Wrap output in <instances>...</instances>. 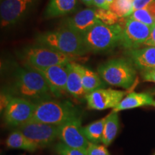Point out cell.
<instances>
[{"mask_svg": "<svg viewBox=\"0 0 155 155\" xmlns=\"http://www.w3.org/2000/svg\"><path fill=\"white\" fill-rule=\"evenodd\" d=\"M9 94L35 104L52 99L54 96L43 75L38 70L28 65L17 70Z\"/></svg>", "mask_w": 155, "mask_h": 155, "instance_id": "obj_1", "label": "cell"}, {"mask_svg": "<svg viewBox=\"0 0 155 155\" xmlns=\"http://www.w3.org/2000/svg\"><path fill=\"white\" fill-rule=\"evenodd\" d=\"M39 45L44 46L66 55L75 57L88 51L82 35L65 25L63 28L40 35L37 38Z\"/></svg>", "mask_w": 155, "mask_h": 155, "instance_id": "obj_2", "label": "cell"}, {"mask_svg": "<svg viewBox=\"0 0 155 155\" xmlns=\"http://www.w3.org/2000/svg\"><path fill=\"white\" fill-rule=\"evenodd\" d=\"M125 18H121L118 24L108 25L99 21L83 35V40L88 51L101 53L113 49L121 42Z\"/></svg>", "mask_w": 155, "mask_h": 155, "instance_id": "obj_3", "label": "cell"}, {"mask_svg": "<svg viewBox=\"0 0 155 155\" xmlns=\"http://www.w3.org/2000/svg\"><path fill=\"white\" fill-rule=\"evenodd\" d=\"M78 116H81L80 109L71 102L50 99L36 104L31 121L60 126Z\"/></svg>", "mask_w": 155, "mask_h": 155, "instance_id": "obj_4", "label": "cell"}, {"mask_svg": "<svg viewBox=\"0 0 155 155\" xmlns=\"http://www.w3.org/2000/svg\"><path fill=\"white\" fill-rule=\"evenodd\" d=\"M98 73L108 84L125 89L131 88L137 77L134 65L125 59L106 62L98 68Z\"/></svg>", "mask_w": 155, "mask_h": 155, "instance_id": "obj_5", "label": "cell"}, {"mask_svg": "<svg viewBox=\"0 0 155 155\" xmlns=\"http://www.w3.org/2000/svg\"><path fill=\"white\" fill-rule=\"evenodd\" d=\"M75 57L66 55L51 48L38 45L25 51L24 58L27 65L40 71L57 65H66Z\"/></svg>", "mask_w": 155, "mask_h": 155, "instance_id": "obj_6", "label": "cell"}, {"mask_svg": "<svg viewBox=\"0 0 155 155\" xmlns=\"http://www.w3.org/2000/svg\"><path fill=\"white\" fill-rule=\"evenodd\" d=\"M39 149L45 148L58 138V126L30 121L17 127Z\"/></svg>", "mask_w": 155, "mask_h": 155, "instance_id": "obj_7", "label": "cell"}, {"mask_svg": "<svg viewBox=\"0 0 155 155\" xmlns=\"http://www.w3.org/2000/svg\"><path fill=\"white\" fill-rule=\"evenodd\" d=\"M35 108L34 103L20 97L12 96L4 110V120L8 126L18 127L32 120Z\"/></svg>", "mask_w": 155, "mask_h": 155, "instance_id": "obj_8", "label": "cell"}, {"mask_svg": "<svg viewBox=\"0 0 155 155\" xmlns=\"http://www.w3.org/2000/svg\"><path fill=\"white\" fill-rule=\"evenodd\" d=\"M150 32L151 27L128 17L123 27L120 44L129 50L137 49L144 45Z\"/></svg>", "mask_w": 155, "mask_h": 155, "instance_id": "obj_9", "label": "cell"}, {"mask_svg": "<svg viewBox=\"0 0 155 155\" xmlns=\"http://www.w3.org/2000/svg\"><path fill=\"white\" fill-rule=\"evenodd\" d=\"M83 129L81 116L73 118L58 126V139L68 146L86 151L90 142Z\"/></svg>", "mask_w": 155, "mask_h": 155, "instance_id": "obj_10", "label": "cell"}, {"mask_svg": "<svg viewBox=\"0 0 155 155\" xmlns=\"http://www.w3.org/2000/svg\"><path fill=\"white\" fill-rule=\"evenodd\" d=\"M126 92L112 88H99L87 94L86 98L89 109L103 111L115 108L124 98Z\"/></svg>", "mask_w": 155, "mask_h": 155, "instance_id": "obj_11", "label": "cell"}, {"mask_svg": "<svg viewBox=\"0 0 155 155\" xmlns=\"http://www.w3.org/2000/svg\"><path fill=\"white\" fill-rule=\"evenodd\" d=\"M35 0H3L0 6L1 26L15 25L33 5Z\"/></svg>", "mask_w": 155, "mask_h": 155, "instance_id": "obj_12", "label": "cell"}, {"mask_svg": "<svg viewBox=\"0 0 155 155\" xmlns=\"http://www.w3.org/2000/svg\"><path fill=\"white\" fill-rule=\"evenodd\" d=\"M38 71L46 79L54 96L60 97L62 93L67 92L68 64L54 65Z\"/></svg>", "mask_w": 155, "mask_h": 155, "instance_id": "obj_13", "label": "cell"}, {"mask_svg": "<svg viewBox=\"0 0 155 155\" xmlns=\"http://www.w3.org/2000/svg\"><path fill=\"white\" fill-rule=\"evenodd\" d=\"M99 22L96 15V9H86L67 19L65 25L75 32L83 35L87 31Z\"/></svg>", "mask_w": 155, "mask_h": 155, "instance_id": "obj_14", "label": "cell"}, {"mask_svg": "<svg viewBox=\"0 0 155 155\" xmlns=\"http://www.w3.org/2000/svg\"><path fill=\"white\" fill-rule=\"evenodd\" d=\"M130 61L136 68L141 71L155 68V47L147 46L129 50Z\"/></svg>", "mask_w": 155, "mask_h": 155, "instance_id": "obj_15", "label": "cell"}, {"mask_svg": "<svg viewBox=\"0 0 155 155\" xmlns=\"http://www.w3.org/2000/svg\"><path fill=\"white\" fill-rule=\"evenodd\" d=\"M79 65L73 61L68 64L67 92L75 98H86L87 95L83 86Z\"/></svg>", "mask_w": 155, "mask_h": 155, "instance_id": "obj_16", "label": "cell"}, {"mask_svg": "<svg viewBox=\"0 0 155 155\" xmlns=\"http://www.w3.org/2000/svg\"><path fill=\"white\" fill-rule=\"evenodd\" d=\"M154 101L153 96L148 93L133 92L125 96L113 111L119 112L142 106H152Z\"/></svg>", "mask_w": 155, "mask_h": 155, "instance_id": "obj_17", "label": "cell"}, {"mask_svg": "<svg viewBox=\"0 0 155 155\" xmlns=\"http://www.w3.org/2000/svg\"><path fill=\"white\" fill-rule=\"evenodd\" d=\"M77 7V0H50L45 14L48 18L63 16L73 12Z\"/></svg>", "mask_w": 155, "mask_h": 155, "instance_id": "obj_18", "label": "cell"}, {"mask_svg": "<svg viewBox=\"0 0 155 155\" xmlns=\"http://www.w3.org/2000/svg\"><path fill=\"white\" fill-rule=\"evenodd\" d=\"M5 144L7 148L16 149L28 151V152H35L38 148L33 142H32L25 134L19 130L12 131L6 139Z\"/></svg>", "mask_w": 155, "mask_h": 155, "instance_id": "obj_19", "label": "cell"}, {"mask_svg": "<svg viewBox=\"0 0 155 155\" xmlns=\"http://www.w3.org/2000/svg\"><path fill=\"white\" fill-rule=\"evenodd\" d=\"M119 112L112 111L106 116V119L104 124V134L101 143L106 147L109 146L116 139L119 129Z\"/></svg>", "mask_w": 155, "mask_h": 155, "instance_id": "obj_20", "label": "cell"}, {"mask_svg": "<svg viewBox=\"0 0 155 155\" xmlns=\"http://www.w3.org/2000/svg\"><path fill=\"white\" fill-rule=\"evenodd\" d=\"M79 68L82 78L83 86L86 94L104 87V83L102 81L103 79L98 73H95L88 68L81 65H79Z\"/></svg>", "mask_w": 155, "mask_h": 155, "instance_id": "obj_21", "label": "cell"}, {"mask_svg": "<svg viewBox=\"0 0 155 155\" xmlns=\"http://www.w3.org/2000/svg\"><path fill=\"white\" fill-rule=\"evenodd\" d=\"M106 119V116L83 127V133L89 142L94 144H98L101 142Z\"/></svg>", "mask_w": 155, "mask_h": 155, "instance_id": "obj_22", "label": "cell"}, {"mask_svg": "<svg viewBox=\"0 0 155 155\" xmlns=\"http://www.w3.org/2000/svg\"><path fill=\"white\" fill-rule=\"evenodd\" d=\"M134 0H114L109 5V9L119 18L131 16L133 13V4Z\"/></svg>", "mask_w": 155, "mask_h": 155, "instance_id": "obj_23", "label": "cell"}, {"mask_svg": "<svg viewBox=\"0 0 155 155\" xmlns=\"http://www.w3.org/2000/svg\"><path fill=\"white\" fill-rule=\"evenodd\" d=\"M129 17L143 24L148 25L151 28L155 25V18L147 8L134 11V12Z\"/></svg>", "mask_w": 155, "mask_h": 155, "instance_id": "obj_24", "label": "cell"}, {"mask_svg": "<svg viewBox=\"0 0 155 155\" xmlns=\"http://www.w3.org/2000/svg\"><path fill=\"white\" fill-rule=\"evenodd\" d=\"M96 15L99 21L106 25H113L120 22L119 17L109 9L98 8L96 9Z\"/></svg>", "mask_w": 155, "mask_h": 155, "instance_id": "obj_25", "label": "cell"}, {"mask_svg": "<svg viewBox=\"0 0 155 155\" xmlns=\"http://www.w3.org/2000/svg\"><path fill=\"white\" fill-rule=\"evenodd\" d=\"M55 150L59 155H88L86 151L69 147L62 141L55 144Z\"/></svg>", "mask_w": 155, "mask_h": 155, "instance_id": "obj_26", "label": "cell"}, {"mask_svg": "<svg viewBox=\"0 0 155 155\" xmlns=\"http://www.w3.org/2000/svg\"><path fill=\"white\" fill-rule=\"evenodd\" d=\"M86 152L88 155H111L105 145L91 142L89 143Z\"/></svg>", "mask_w": 155, "mask_h": 155, "instance_id": "obj_27", "label": "cell"}, {"mask_svg": "<svg viewBox=\"0 0 155 155\" xmlns=\"http://www.w3.org/2000/svg\"><path fill=\"white\" fill-rule=\"evenodd\" d=\"M154 0H134L133 4L134 11L137 9L147 8L151 2H152Z\"/></svg>", "mask_w": 155, "mask_h": 155, "instance_id": "obj_28", "label": "cell"}, {"mask_svg": "<svg viewBox=\"0 0 155 155\" xmlns=\"http://www.w3.org/2000/svg\"><path fill=\"white\" fill-rule=\"evenodd\" d=\"M142 78L145 81L155 83V68L142 71Z\"/></svg>", "mask_w": 155, "mask_h": 155, "instance_id": "obj_29", "label": "cell"}, {"mask_svg": "<svg viewBox=\"0 0 155 155\" xmlns=\"http://www.w3.org/2000/svg\"><path fill=\"white\" fill-rule=\"evenodd\" d=\"M144 45L155 47V25L151 28L150 35L147 41L145 42Z\"/></svg>", "mask_w": 155, "mask_h": 155, "instance_id": "obj_30", "label": "cell"}, {"mask_svg": "<svg viewBox=\"0 0 155 155\" xmlns=\"http://www.w3.org/2000/svg\"><path fill=\"white\" fill-rule=\"evenodd\" d=\"M94 5L98 8L105 9H108L109 8V6H108L106 0H94Z\"/></svg>", "mask_w": 155, "mask_h": 155, "instance_id": "obj_31", "label": "cell"}, {"mask_svg": "<svg viewBox=\"0 0 155 155\" xmlns=\"http://www.w3.org/2000/svg\"><path fill=\"white\" fill-rule=\"evenodd\" d=\"M82 2L85 4V5L89 6V7H91V6L94 5V0H82Z\"/></svg>", "mask_w": 155, "mask_h": 155, "instance_id": "obj_32", "label": "cell"}, {"mask_svg": "<svg viewBox=\"0 0 155 155\" xmlns=\"http://www.w3.org/2000/svg\"><path fill=\"white\" fill-rule=\"evenodd\" d=\"M114 0H106V2H107V3H108V6H109V5L110 4H111L112 2H113Z\"/></svg>", "mask_w": 155, "mask_h": 155, "instance_id": "obj_33", "label": "cell"}, {"mask_svg": "<svg viewBox=\"0 0 155 155\" xmlns=\"http://www.w3.org/2000/svg\"><path fill=\"white\" fill-rule=\"evenodd\" d=\"M152 106H154V107H155V101H154V103H153Z\"/></svg>", "mask_w": 155, "mask_h": 155, "instance_id": "obj_34", "label": "cell"}, {"mask_svg": "<svg viewBox=\"0 0 155 155\" xmlns=\"http://www.w3.org/2000/svg\"></svg>", "mask_w": 155, "mask_h": 155, "instance_id": "obj_35", "label": "cell"}, {"mask_svg": "<svg viewBox=\"0 0 155 155\" xmlns=\"http://www.w3.org/2000/svg\"><path fill=\"white\" fill-rule=\"evenodd\" d=\"M154 155H155V154H154Z\"/></svg>", "mask_w": 155, "mask_h": 155, "instance_id": "obj_36", "label": "cell"}]
</instances>
